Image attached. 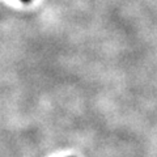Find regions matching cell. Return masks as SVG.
<instances>
[{
    "label": "cell",
    "mask_w": 157,
    "mask_h": 157,
    "mask_svg": "<svg viewBox=\"0 0 157 157\" xmlns=\"http://www.w3.org/2000/svg\"><path fill=\"white\" fill-rule=\"evenodd\" d=\"M22 2H25V3H28V2H30V0H22Z\"/></svg>",
    "instance_id": "6da1fadb"
}]
</instances>
